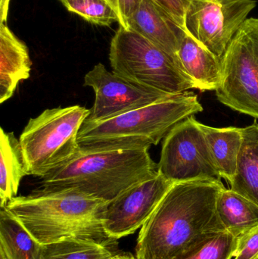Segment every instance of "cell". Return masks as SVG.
I'll list each match as a JSON object with an SVG mask.
<instances>
[{
    "label": "cell",
    "instance_id": "6da1fadb",
    "mask_svg": "<svg viewBox=\"0 0 258 259\" xmlns=\"http://www.w3.org/2000/svg\"><path fill=\"white\" fill-rule=\"evenodd\" d=\"M226 188L221 179L175 183L136 240L137 259H171L204 237L226 231L217 201Z\"/></svg>",
    "mask_w": 258,
    "mask_h": 259
},
{
    "label": "cell",
    "instance_id": "7a4b0ae2",
    "mask_svg": "<svg viewBox=\"0 0 258 259\" xmlns=\"http://www.w3.org/2000/svg\"><path fill=\"white\" fill-rule=\"evenodd\" d=\"M107 204L76 192L34 190L27 196L13 198L5 207L43 246L69 238L110 246L114 240L104 228Z\"/></svg>",
    "mask_w": 258,
    "mask_h": 259
},
{
    "label": "cell",
    "instance_id": "3957f363",
    "mask_svg": "<svg viewBox=\"0 0 258 259\" xmlns=\"http://www.w3.org/2000/svg\"><path fill=\"white\" fill-rule=\"evenodd\" d=\"M159 174L148 149L78 153L42 178L36 191H71L109 202L131 186Z\"/></svg>",
    "mask_w": 258,
    "mask_h": 259
},
{
    "label": "cell",
    "instance_id": "277c9868",
    "mask_svg": "<svg viewBox=\"0 0 258 259\" xmlns=\"http://www.w3.org/2000/svg\"><path fill=\"white\" fill-rule=\"evenodd\" d=\"M202 111L198 97L185 93L110 119L85 121L79 132V148L83 152L148 149L179 123Z\"/></svg>",
    "mask_w": 258,
    "mask_h": 259
},
{
    "label": "cell",
    "instance_id": "5b68a950",
    "mask_svg": "<svg viewBox=\"0 0 258 259\" xmlns=\"http://www.w3.org/2000/svg\"><path fill=\"white\" fill-rule=\"evenodd\" d=\"M90 110L71 106L30 118L19 141L27 175L42 178L78 153V135Z\"/></svg>",
    "mask_w": 258,
    "mask_h": 259
},
{
    "label": "cell",
    "instance_id": "8992f818",
    "mask_svg": "<svg viewBox=\"0 0 258 259\" xmlns=\"http://www.w3.org/2000/svg\"><path fill=\"white\" fill-rule=\"evenodd\" d=\"M109 59L114 73L136 84L174 95L196 90L171 56L122 26L112 38Z\"/></svg>",
    "mask_w": 258,
    "mask_h": 259
},
{
    "label": "cell",
    "instance_id": "52a82bcc",
    "mask_svg": "<svg viewBox=\"0 0 258 259\" xmlns=\"http://www.w3.org/2000/svg\"><path fill=\"white\" fill-rule=\"evenodd\" d=\"M218 100L227 107L258 119V18H248L222 58Z\"/></svg>",
    "mask_w": 258,
    "mask_h": 259
},
{
    "label": "cell",
    "instance_id": "ba28073f",
    "mask_svg": "<svg viewBox=\"0 0 258 259\" xmlns=\"http://www.w3.org/2000/svg\"><path fill=\"white\" fill-rule=\"evenodd\" d=\"M158 171L174 184L221 178L194 116L179 123L164 139Z\"/></svg>",
    "mask_w": 258,
    "mask_h": 259
},
{
    "label": "cell",
    "instance_id": "9c48e42d",
    "mask_svg": "<svg viewBox=\"0 0 258 259\" xmlns=\"http://www.w3.org/2000/svg\"><path fill=\"white\" fill-rule=\"evenodd\" d=\"M256 4L255 0H191L186 12V30L222 59Z\"/></svg>",
    "mask_w": 258,
    "mask_h": 259
},
{
    "label": "cell",
    "instance_id": "30bf717a",
    "mask_svg": "<svg viewBox=\"0 0 258 259\" xmlns=\"http://www.w3.org/2000/svg\"><path fill=\"white\" fill-rule=\"evenodd\" d=\"M86 87L92 88L95 98L86 121L110 119L126 112L162 100L176 97L174 94L150 89L132 83L104 65L97 64L84 77Z\"/></svg>",
    "mask_w": 258,
    "mask_h": 259
},
{
    "label": "cell",
    "instance_id": "8fae6325",
    "mask_svg": "<svg viewBox=\"0 0 258 259\" xmlns=\"http://www.w3.org/2000/svg\"><path fill=\"white\" fill-rule=\"evenodd\" d=\"M173 185L159 173L131 186L108 202L104 228L109 238L115 241L142 228Z\"/></svg>",
    "mask_w": 258,
    "mask_h": 259
},
{
    "label": "cell",
    "instance_id": "7c38bea8",
    "mask_svg": "<svg viewBox=\"0 0 258 259\" xmlns=\"http://www.w3.org/2000/svg\"><path fill=\"white\" fill-rule=\"evenodd\" d=\"M126 29L136 32L168 53L180 68L177 53L186 30L180 27L154 0H142L127 20Z\"/></svg>",
    "mask_w": 258,
    "mask_h": 259
},
{
    "label": "cell",
    "instance_id": "4fadbf2b",
    "mask_svg": "<svg viewBox=\"0 0 258 259\" xmlns=\"http://www.w3.org/2000/svg\"><path fill=\"white\" fill-rule=\"evenodd\" d=\"M182 71L194 82L196 90L215 91L222 80V59L206 48L187 30L183 33L177 53Z\"/></svg>",
    "mask_w": 258,
    "mask_h": 259
},
{
    "label": "cell",
    "instance_id": "5bb4252c",
    "mask_svg": "<svg viewBox=\"0 0 258 259\" xmlns=\"http://www.w3.org/2000/svg\"><path fill=\"white\" fill-rule=\"evenodd\" d=\"M31 66L27 46L11 31L7 19H1L0 103L12 97L20 82L30 77Z\"/></svg>",
    "mask_w": 258,
    "mask_h": 259
},
{
    "label": "cell",
    "instance_id": "9a60e30c",
    "mask_svg": "<svg viewBox=\"0 0 258 259\" xmlns=\"http://www.w3.org/2000/svg\"><path fill=\"white\" fill-rule=\"evenodd\" d=\"M200 127L204 133L212 160L220 177L230 184L234 179L237 169L243 139L242 128H218L201 123Z\"/></svg>",
    "mask_w": 258,
    "mask_h": 259
},
{
    "label": "cell",
    "instance_id": "2e32d148",
    "mask_svg": "<svg viewBox=\"0 0 258 259\" xmlns=\"http://www.w3.org/2000/svg\"><path fill=\"white\" fill-rule=\"evenodd\" d=\"M40 244L6 207L0 211V259H42Z\"/></svg>",
    "mask_w": 258,
    "mask_h": 259
},
{
    "label": "cell",
    "instance_id": "e0dca14e",
    "mask_svg": "<svg viewBox=\"0 0 258 259\" xmlns=\"http://www.w3.org/2000/svg\"><path fill=\"white\" fill-rule=\"evenodd\" d=\"M0 206L16 197L20 183L27 176L19 140L14 133L0 129Z\"/></svg>",
    "mask_w": 258,
    "mask_h": 259
},
{
    "label": "cell",
    "instance_id": "ac0fdd59",
    "mask_svg": "<svg viewBox=\"0 0 258 259\" xmlns=\"http://www.w3.org/2000/svg\"><path fill=\"white\" fill-rule=\"evenodd\" d=\"M217 211L224 229L236 238L258 228V205L231 189L220 193Z\"/></svg>",
    "mask_w": 258,
    "mask_h": 259
},
{
    "label": "cell",
    "instance_id": "d6986e66",
    "mask_svg": "<svg viewBox=\"0 0 258 259\" xmlns=\"http://www.w3.org/2000/svg\"><path fill=\"white\" fill-rule=\"evenodd\" d=\"M242 131V145L230 189L258 205V123Z\"/></svg>",
    "mask_w": 258,
    "mask_h": 259
},
{
    "label": "cell",
    "instance_id": "ffe728a7",
    "mask_svg": "<svg viewBox=\"0 0 258 259\" xmlns=\"http://www.w3.org/2000/svg\"><path fill=\"white\" fill-rule=\"evenodd\" d=\"M114 255L109 245L69 238L44 245L42 259H112Z\"/></svg>",
    "mask_w": 258,
    "mask_h": 259
},
{
    "label": "cell",
    "instance_id": "44dd1931",
    "mask_svg": "<svg viewBox=\"0 0 258 259\" xmlns=\"http://www.w3.org/2000/svg\"><path fill=\"white\" fill-rule=\"evenodd\" d=\"M237 238L227 231L201 239L171 259H232Z\"/></svg>",
    "mask_w": 258,
    "mask_h": 259
},
{
    "label": "cell",
    "instance_id": "7402d4cb",
    "mask_svg": "<svg viewBox=\"0 0 258 259\" xmlns=\"http://www.w3.org/2000/svg\"><path fill=\"white\" fill-rule=\"evenodd\" d=\"M69 12H74L95 25L110 26L120 22L117 9L108 0H60Z\"/></svg>",
    "mask_w": 258,
    "mask_h": 259
},
{
    "label": "cell",
    "instance_id": "603a6c76",
    "mask_svg": "<svg viewBox=\"0 0 258 259\" xmlns=\"http://www.w3.org/2000/svg\"><path fill=\"white\" fill-rule=\"evenodd\" d=\"M258 255V228L237 238L232 259H254Z\"/></svg>",
    "mask_w": 258,
    "mask_h": 259
},
{
    "label": "cell",
    "instance_id": "cb8c5ba5",
    "mask_svg": "<svg viewBox=\"0 0 258 259\" xmlns=\"http://www.w3.org/2000/svg\"><path fill=\"white\" fill-rule=\"evenodd\" d=\"M180 27L186 29V12L191 0H154Z\"/></svg>",
    "mask_w": 258,
    "mask_h": 259
},
{
    "label": "cell",
    "instance_id": "d4e9b609",
    "mask_svg": "<svg viewBox=\"0 0 258 259\" xmlns=\"http://www.w3.org/2000/svg\"><path fill=\"white\" fill-rule=\"evenodd\" d=\"M119 9L120 26L126 28L127 20L136 12L142 0H118Z\"/></svg>",
    "mask_w": 258,
    "mask_h": 259
},
{
    "label": "cell",
    "instance_id": "484cf974",
    "mask_svg": "<svg viewBox=\"0 0 258 259\" xmlns=\"http://www.w3.org/2000/svg\"><path fill=\"white\" fill-rule=\"evenodd\" d=\"M112 259H137L136 257L133 256L130 254H118V255H114Z\"/></svg>",
    "mask_w": 258,
    "mask_h": 259
},
{
    "label": "cell",
    "instance_id": "4316f807",
    "mask_svg": "<svg viewBox=\"0 0 258 259\" xmlns=\"http://www.w3.org/2000/svg\"><path fill=\"white\" fill-rule=\"evenodd\" d=\"M108 1L110 2L111 3H112V6H114V7L115 8V9H117V11H118V13H119V9H118V0H108ZM120 15V14H119ZM120 20H121V18H120Z\"/></svg>",
    "mask_w": 258,
    "mask_h": 259
},
{
    "label": "cell",
    "instance_id": "83f0119b",
    "mask_svg": "<svg viewBox=\"0 0 258 259\" xmlns=\"http://www.w3.org/2000/svg\"><path fill=\"white\" fill-rule=\"evenodd\" d=\"M254 259H258V255H257V256H256V258Z\"/></svg>",
    "mask_w": 258,
    "mask_h": 259
}]
</instances>
